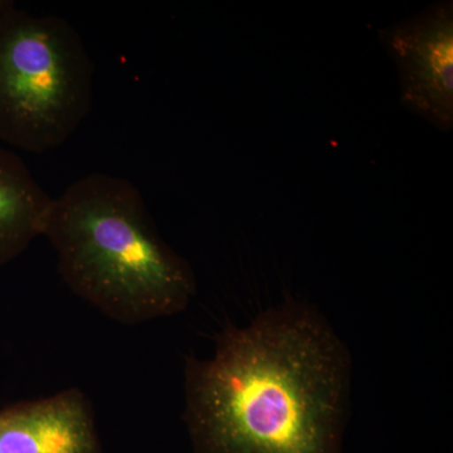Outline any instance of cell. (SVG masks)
I'll list each match as a JSON object with an SVG mask.
<instances>
[{"instance_id":"obj_3","label":"cell","mask_w":453,"mask_h":453,"mask_svg":"<svg viewBox=\"0 0 453 453\" xmlns=\"http://www.w3.org/2000/svg\"><path fill=\"white\" fill-rule=\"evenodd\" d=\"M95 67L64 18L12 5L0 14V142L46 153L67 142L94 103Z\"/></svg>"},{"instance_id":"obj_5","label":"cell","mask_w":453,"mask_h":453,"mask_svg":"<svg viewBox=\"0 0 453 453\" xmlns=\"http://www.w3.org/2000/svg\"><path fill=\"white\" fill-rule=\"evenodd\" d=\"M0 453H103L88 396L70 388L0 411Z\"/></svg>"},{"instance_id":"obj_6","label":"cell","mask_w":453,"mask_h":453,"mask_svg":"<svg viewBox=\"0 0 453 453\" xmlns=\"http://www.w3.org/2000/svg\"><path fill=\"white\" fill-rule=\"evenodd\" d=\"M52 203L27 164L0 145V266L44 234Z\"/></svg>"},{"instance_id":"obj_1","label":"cell","mask_w":453,"mask_h":453,"mask_svg":"<svg viewBox=\"0 0 453 453\" xmlns=\"http://www.w3.org/2000/svg\"><path fill=\"white\" fill-rule=\"evenodd\" d=\"M184 377L195 453H342L350 357L308 306L229 327L210 359L188 357Z\"/></svg>"},{"instance_id":"obj_2","label":"cell","mask_w":453,"mask_h":453,"mask_svg":"<svg viewBox=\"0 0 453 453\" xmlns=\"http://www.w3.org/2000/svg\"><path fill=\"white\" fill-rule=\"evenodd\" d=\"M44 237L65 285L113 321L139 325L184 311L196 282L127 179L94 173L53 198Z\"/></svg>"},{"instance_id":"obj_7","label":"cell","mask_w":453,"mask_h":453,"mask_svg":"<svg viewBox=\"0 0 453 453\" xmlns=\"http://www.w3.org/2000/svg\"><path fill=\"white\" fill-rule=\"evenodd\" d=\"M16 4V3L12 2V0H0V14L3 13V12L7 11L8 8H11L12 5Z\"/></svg>"},{"instance_id":"obj_4","label":"cell","mask_w":453,"mask_h":453,"mask_svg":"<svg viewBox=\"0 0 453 453\" xmlns=\"http://www.w3.org/2000/svg\"><path fill=\"white\" fill-rule=\"evenodd\" d=\"M395 64L402 105L441 131L453 127V3H434L421 13L378 31Z\"/></svg>"}]
</instances>
